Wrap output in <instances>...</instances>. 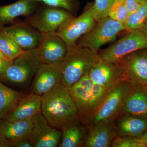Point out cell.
Returning a JSON list of instances; mask_svg holds the SVG:
<instances>
[{
	"label": "cell",
	"mask_w": 147,
	"mask_h": 147,
	"mask_svg": "<svg viewBox=\"0 0 147 147\" xmlns=\"http://www.w3.org/2000/svg\"><path fill=\"white\" fill-rule=\"evenodd\" d=\"M39 3L34 0H18L16 2L0 6V27L13 22L20 16L27 17L36 9Z\"/></svg>",
	"instance_id": "ffe728a7"
},
{
	"label": "cell",
	"mask_w": 147,
	"mask_h": 147,
	"mask_svg": "<svg viewBox=\"0 0 147 147\" xmlns=\"http://www.w3.org/2000/svg\"><path fill=\"white\" fill-rule=\"evenodd\" d=\"M123 113L147 118V90L144 86L130 83L125 99Z\"/></svg>",
	"instance_id": "ac0fdd59"
},
{
	"label": "cell",
	"mask_w": 147,
	"mask_h": 147,
	"mask_svg": "<svg viewBox=\"0 0 147 147\" xmlns=\"http://www.w3.org/2000/svg\"><path fill=\"white\" fill-rule=\"evenodd\" d=\"M45 5L63 8L73 13L76 11V5L75 0H34Z\"/></svg>",
	"instance_id": "f1b7e54d"
},
{
	"label": "cell",
	"mask_w": 147,
	"mask_h": 147,
	"mask_svg": "<svg viewBox=\"0 0 147 147\" xmlns=\"http://www.w3.org/2000/svg\"><path fill=\"white\" fill-rule=\"evenodd\" d=\"M118 63L123 70L127 82L147 86V52L136 51L127 55Z\"/></svg>",
	"instance_id": "8fae6325"
},
{
	"label": "cell",
	"mask_w": 147,
	"mask_h": 147,
	"mask_svg": "<svg viewBox=\"0 0 147 147\" xmlns=\"http://www.w3.org/2000/svg\"><path fill=\"white\" fill-rule=\"evenodd\" d=\"M85 125H77L70 127L63 130L60 147L82 146L87 130Z\"/></svg>",
	"instance_id": "603a6c76"
},
{
	"label": "cell",
	"mask_w": 147,
	"mask_h": 147,
	"mask_svg": "<svg viewBox=\"0 0 147 147\" xmlns=\"http://www.w3.org/2000/svg\"><path fill=\"white\" fill-rule=\"evenodd\" d=\"M99 60L98 53L86 47L76 43L68 47L62 62L61 84L69 89Z\"/></svg>",
	"instance_id": "3957f363"
},
{
	"label": "cell",
	"mask_w": 147,
	"mask_h": 147,
	"mask_svg": "<svg viewBox=\"0 0 147 147\" xmlns=\"http://www.w3.org/2000/svg\"><path fill=\"white\" fill-rule=\"evenodd\" d=\"M67 50L65 42L55 33L42 34L39 43L34 49L37 59L41 64L62 61Z\"/></svg>",
	"instance_id": "30bf717a"
},
{
	"label": "cell",
	"mask_w": 147,
	"mask_h": 147,
	"mask_svg": "<svg viewBox=\"0 0 147 147\" xmlns=\"http://www.w3.org/2000/svg\"><path fill=\"white\" fill-rule=\"evenodd\" d=\"M32 119L33 127L28 137L32 147H55L60 144L61 132L49 124L41 112Z\"/></svg>",
	"instance_id": "4fadbf2b"
},
{
	"label": "cell",
	"mask_w": 147,
	"mask_h": 147,
	"mask_svg": "<svg viewBox=\"0 0 147 147\" xmlns=\"http://www.w3.org/2000/svg\"><path fill=\"white\" fill-rule=\"evenodd\" d=\"M130 86L125 81L110 90L88 127L113 122L123 113L125 99Z\"/></svg>",
	"instance_id": "ba28073f"
},
{
	"label": "cell",
	"mask_w": 147,
	"mask_h": 147,
	"mask_svg": "<svg viewBox=\"0 0 147 147\" xmlns=\"http://www.w3.org/2000/svg\"><path fill=\"white\" fill-rule=\"evenodd\" d=\"M3 28H1V27H0V31H1V30Z\"/></svg>",
	"instance_id": "f35d334b"
},
{
	"label": "cell",
	"mask_w": 147,
	"mask_h": 147,
	"mask_svg": "<svg viewBox=\"0 0 147 147\" xmlns=\"http://www.w3.org/2000/svg\"><path fill=\"white\" fill-rule=\"evenodd\" d=\"M96 21L90 7L78 17L74 16L68 19L55 33L64 41L67 47H71L94 27Z\"/></svg>",
	"instance_id": "9c48e42d"
},
{
	"label": "cell",
	"mask_w": 147,
	"mask_h": 147,
	"mask_svg": "<svg viewBox=\"0 0 147 147\" xmlns=\"http://www.w3.org/2000/svg\"><path fill=\"white\" fill-rule=\"evenodd\" d=\"M42 103V96L31 93L26 96H24L16 107L3 119L9 121H15L32 118L41 112Z\"/></svg>",
	"instance_id": "e0dca14e"
},
{
	"label": "cell",
	"mask_w": 147,
	"mask_h": 147,
	"mask_svg": "<svg viewBox=\"0 0 147 147\" xmlns=\"http://www.w3.org/2000/svg\"><path fill=\"white\" fill-rule=\"evenodd\" d=\"M11 143L0 138V147H11Z\"/></svg>",
	"instance_id": "d6a6232c"
},
{
	"label": "cell",
	"mask_w": 147,
	"mask_h": 147,
	"mask_svg": "<svg viewBox=\"0 0 147 147\" xmlns=\"http://www.w3.org/2000/svg\"><path fill=\"white\" fill-rule=\"evenodd\" d=\"M111 89L93 82L88 74L69 89L80 123L88 127Z\"/></svg>",
	"instance_id": "7a4b0ae2"
},
{
	"label": "cell",
	"mask_w": 147,
	"mask_h": 147,
	"mask_svg": "<svg viewBox=\"0 0 147 147\" xmlns=\"http://www.w3.org/2000/svg\"><path fill=\"white\" fill-rule=\"evenodd\" d=\"M74 16L63 8L39 5L32 14L26 17L25 22L42 34L56 33L68 19Z\"/></svg>",
	"instance_id": "277c9868"
},
{
	"label": "cell",
	"mask_w": 147,
	"mask_h": 147,
	"mask_svg": "<svg viewBox=\"0 0 147 147\" xmlns=\"http://www.w3.org/2000/svg\"><path fill=\"white\" fill-rule=\"evenodd\" d=\"M129 15L124 0H115L110 8L108 16L125 24Z\"/></svg>",
	"instance_id": "484cf974"
},
{
	"label": "cell",
	"mask_w": 147,
	"mask_h": 147,
	"mask_svg": "<svg viewBox=\"0 0 147 147\" xmlns=\"http://www.w3.org/2000/svg\"><path fill=\"white\" fill-rule=\"evenodd\" d=\"M13 61L0 58V80H1L6 70L12 63Z\"/></svg>",
	"instance_id": "4dcf8cb0"
},
{
	"label": "cell",
	"mask_w": 147,
	"mask_h": 147,
	"mask_svg": "<svg viewBox=\"0 0 147 147\" xmlns=\"http://www.w3.org/2000/svg\"><path fill=\"white\" fill-rule=\"evenodd\" d=\"M145 88L147 90V86H144Z\"/></svg>",
	"instance_id": "74e56055"
},
{
	"label": "cell",
	"mask_w": 147,
	"mask_h": 147,
	"mask_svg": "<svg viewBox=\"0 0 147 147\" xmlns=\"http://www.w3.org/2000/svg\"><path fill=\"white\" fill-rule=\"evenodd\" d=\"M115 0H95L92 9L96 21H99L108 16V12Z\"/></svg>",
	"instance_id": "4316f807"
},
{
	"label": "cell",
	"mask_w": 147,
	"mask_h": 147,
	"mask_svg": "<svg viewBox=\"0 0 147 147\" xmlns=\"http://www.w3.org/2000/svg\"><path fill=\"white\" fill-rule=\"evenodd\" d=\"M143 32L147 36V18L145 21L144 24L143 25V26L139 29Z\"/></svg>",
	"instance_id": "e575fe53"
},
{
	"label": "cell",
	"mask_w": 147,
	"mask_h": 147,
	"mask_svg": "<svg viewBox=\"0 0 147 147\" xmlns=\"http://www.w3.org/2000/svg\"><path fill=\"white\" fill-rule=\"evenodd\" d=\"M147 18V1H144L136 11L128 15L125 23V30L130 31L141 28Z\"/></svg>",
	"instance_id": "d4e9b609"
},
{
	"label": "cell",
	"mask_w": 147,
	"mask_h": 147,
	"mask_svg": "<svg viewBox=\"0 0 147 147\" xmlns=\"http://www.w3.org/2000/svg\"><path fill=\"white\" fill-rule=\"evenodd\" d=\"M125 6L129 15L131 14L139 8L141 3L138 0H124Z\"/></svg>",
	"instance_id": "f546056e"
},
{
	"label": "cell",
	"mask_w": 147,
	"mask_h": 147,
	"mask_svg": "<svg viewBox=\"0 0 147 147\" xmlns=\"http://www.w3.org/2000/svg\"><path fill=\"white\" fill-rule=\"evenodd\" d=\"M113 147H146L140 138L131 136H117L111 144Z\"/></svg>",
	"instance_id": "83f0119b"
},
{
	"label": "cell",
	"mask_w": 147,
	"mask_h": 147,
	"mask_svg": "<svg viewBox=\"0 0 147 147\" xmlns=\"http://www.w3.org/2000/svg\"><path fill=\"white\" fill-rule=\"evenodd\" d=\"M41 64L34 49L24 50L13 61L6 70L1 81L22 86H26L33 79Z\"/></svg>",
	"instance_id": "8992f818"
},
{
	"label": "cell",
	"mask_w": 147,
	"mask_h": 147,
	"mask_svg": "<svg viewBox=\"0 0 147 147\" xmlns=\"http://www.w3.org/2000/svg\"><path fill=\"white\" fill-rule=\"evenodd\" d=\"M62 62L40 65L32 82L31 93L42 96L60 83Z\"/></svg>",
	"instance_id": "5bb4252c"
},
{
	"label": "cell",
	"mask_w": 147,
	"mask_h": 147,
	"mask_svg": "<svg viewBox=\"0 0 147 147\" xmlns=\"http://www.w3.org/2000/svg\"><path fill=\"white\" fill-rule=\"evenodd\" d=\"M88 75L93 82L108 89L126 81L119 63L101 60L92 67Z\"/></svg>",
	"instance_id": "7c38bea8"
},
{
	"label": "cell",
	"mask_w": 147,
	"mask_h": 147,
	"mask_svg": "<svg viewBox=\"0 0 147 147\" xmlns=\"http://www.w3.org/2000/svg\"><path fill=\"white\" fill-rule=\"evenodd\" d=\"M117 136L140 138L147 130V118L125 114L115 125Z\"/></svg>",
	"instance_id": "44dd1931"
},
{
	"label": "cell",
	"mask_w": 147,
	"mask_h": 147,
	"mask_svg": "<svg viewBox=\"0 0 147 147\" xmlns=\"http://www.w3.org/2000/svg\"><path fill=\"white\" fill-rule=\"evenodd\" d=\"M33 125L32 118L15 121L2 119L0 121V138L11 143L28 138Z\"/></svg>",
	"instance_id": "d6986e66"
},
{
	"label": "cell",
	"mask_w": 147,
	"mask_h": 147,
	"mask_svg": "<svg viewBox=\"0 0 147 147\" xmlns=\"http://www.w3.org/2000/svg\"><path fill=\"white\" fill-rule=\"evenodd\" d=\"M24 95L0 82V119H3L16 107Z\"/></svg>",
	"instance_id": "7402d4cb"
},
{
	"label": "cell",
	"mask_w": 147,
	"mask_h": 147,
	"mask_svg": "<svg viewBox=\"0 0 147 147\" xmlns=\"http://www.w3.org/2000/svg\"><path fill=\"white\" fill-rule=\"evenodd\" d=\"M41 96V113L51 126L63 131L81 123L69 89L60 83Z\"/></svg>",
	"instance_id": "6da1fadb"
},
{
	"label": "cell",
	"mask_w": 147,
	"mask_h": 147,
	"mask_svg": "<svg viewBox=\"0 0 147 147\" xmlns=\"http://www.w3.org/2000/svg\"><path fill=\"white\" fill-rule=\"evenodd\" d=\"M138 1L142 3V2L144 1H147V0H138Z\"/></svg>",
	"instance_id": "8d00e7d4"
},
{
	"label": "cell",
	"mask_w": 147,
	"mask_h": 147,
	"mask_svg": "<svg viewBox=\"0 0 147 147\" xmlns=\"http://www.w3.org/2000/svg\"><path fill=\"white\" fill-rule=\"evenodd\" d=\"M88 130L82 146L86 147H109L117 137L114 122L101 123L88 127Z\"/></svg>",
	"instance_id": "2e32d148"
},
{
	"label": "cell",
	"mask_w": 147,
	"mask_h": 147,
	"mask_svg": "<svg viewBox=\"0 0 147 147\" xmlns=\"http://www.w3.org/2000/svg\"><path fill=\"white\" fill-rule=\"evenodd\" d=\"M125 30L124 24L108 16L98 21L97 25L82 36L76 44L98 53L100 47L113 42L119 33Z\"/></svg>",
	"instance_id": "5b68a950"
},
{
	"label": "cell",
	"mask_w": 147,
	"mask_h": 147,
	"mask_svg": "<svg viewBox=\"0 0 147 147\" xmlns=\"http://www.w3.org/2000/svg\"><path fill=\"white\" fill-rule=\"evenodd\" d=\"M11 147H32L28 138L18 140L11 143Z\"/></svg>",
	"instance_id": "1f68e13d"
},
{
	"label": "cell",
	"mask_w": 147,
	"mask_h": 147,
	"mask_svg": "<svg viewBox=\"0 0 147 147\" xmlns=\"http://www.w3.org/2000/svg\"><path fill=\"white\" fill-rule=\"evenodd\" d=\"M0 58H1V59H7L5 57L4 55H3V53H1V51H0Z\"/></svg>",
	"instance_id": "d590c367"
},
{
	"label": "cell",
	"mask_w": 147,
	"mask_h": 147,
	"mask_svg": "<svg viewBox=\"0 0 147 147\" xmlns=\"http://www.w3.org/2000/svg\"><path fill=\"white\" fill-rule=\"evenodd\" d=\"M2 119H0V121H1V120Z\"/></svg>",
	"instance_id": "ab89813d"
},
{
	"label": "cell",
	"mask_w": 147,
	"mask_h": 147,
	"mask_svg": "<svg viewBox=\"0 0 147 147\" xmlns=\"http://www.w3.org/2000/svg\"><path fill=\"white\" fill-rule=\"evenodd\" d=\"M147 49V36L140 29L130 32L98 54L99 59L118 63L125 57Z\"/></svg>",
	"instance_id": "52a82bcc"
},
{
	"label": "cell",
	"mask_w": 147,
	"mask_h": 147,
	"mask_svg": "<svg viewBox=\"0 0 147 147\" xmlns=\"http://www.w3.org/2000/svg\"><path fill=\"white\" fill-rule=\"evenodd\" d=\"M3 29L24 50L35 49L42 36V33L25 21L3 27Z\"/></svg>",
	"instance_id": "9a60e30c"
},
{
	"label": "cell",
	"mask_w": 147,
	"mask_h": 147,
	"mask_svg": "<svg viewBox=\"0 0 147 147\" xmlns=\"http://www.w3.org/2000/svg\"><path fill=\"white\" fill-rule=\"evenodd\" d=\"M142 142L144 144L146 147H147V130L145 131L142 137H140Z\"/></svg>",
	"instance_id": "836d02e7"
},
{
	"label": "cell",
	"mask_w": 147,
	"mask_h": 147,
	"mask_svg": "<svg viewBox=\"0 0 147 147\" xmlns=\"http://www.w3.org/2000/svg\"><path fill=\"white\" fill-rule=\"evenodd\" d=\"M0 51L7 59L13 61L24 50L2 29L0 31Z\"/></svg>",
	"instance_id": "cb8c5ba5"
}]
</instances>
